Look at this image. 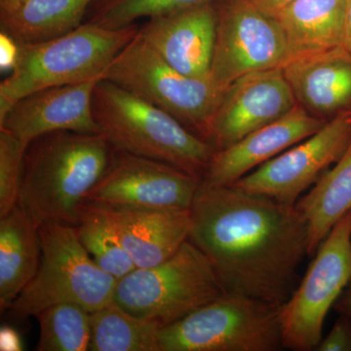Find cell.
<instances>
[{
    "mask_svg": "<svg viewBox=\"0 0 351 351\" xmlns=\"http://www.w3.org/2000/svg\"><path fill=\"white\" fill-rule=\"evenodd\" d=\"M90 351H160L156 323L133 315L112 302L90 314Z\"/></svg>",
    "mask_w": 351,
    "mask_h": 351,
    "instance_id": "cell-23",
    "label": "cell"
},
{
    "mask_svg": "<svg viewBox=\"0 0 351 351\" xmlns=\"http://www.w3.org/2000/svg\"><path fill=\"white\" fill-rule=\"evenodd\" d=\"M326 121L298 104L291 112L252 132L239 142L215 151L201 182L207 186H232L286 149L311 137Z\"/></svg>",
    "mask_w": 351,
    "mask_h": 351,
    "instance_id": "cell-16",
    "label": "cell"
},
{
    "mask_svg": "<svg viewBox=\"0 0 351 351\" xmlns=\"http://www.w3.org/2000/svg\"><path fill=\"white\" fill-rule=\"evenodd\" d=\"M297 105L282 68L241 76L226 90L208 142L215 151L226 149L280 119Z\"/></svg>",
    "mask_w": 351,
    "mask_h": 351,
    "instance_id": "cell-13",
    "label": "cell"
},
{
    "mask_svg": "<svg viewBox=\"0 0 351 351\" xmlns=\"http://www.w3.org/2000/svg\"><path fill=\"white\" fill-rule=\"evenodd\" d=\"M254 5L272 17H276L281 11L290 5L294 0H249Z\"/></svg>",
    "mask_w": 351,
    "mask_h": 351,
    "instance_id": "cell-31",
    "label": "cell"
},
{
    "mask_svg": "<svg viewBox=\"0 0 351 351\" xmlns=\"http://www.w3.org/2000/svg\"><path fill=\"white\" fill-rule=\"evenodd\" d=\"M104 78L169 113L206 142L230 87L215 82L211 75L195 77L180 73L154 52L138 32L114 58Z\"/></svg>",
    "mask_w": 351,
    "mask_h": 351,
    "instance_id": "cell-6",
    "label": "cell"
},
{
    "mask_svg": "<svg viewBox=\"0 0 351 351\" xmlns=\"http://www.w3.org/2000/svg\"><path fill=\"white\" fill-rule=\"evenodd\" d=\"M226 293L199 248L186 240L174 255L117 281L113 302L133 315L169 326Z\"/></svg>",
    "mask_w": 351,
    "mask_h": 351,
    "instance_id": "cell-7",
    "label": "cell"
},
{
    "mask_svg": "<svg viewBox=\"0 0 351 351\" xmlns=\"http://www.w3.org/2000/svg\"><path fill=\"white\" fill-rule=\"evenodd\" d=\"M0 350L22 351L24 350L23 339L20 332L13 327L3 325L0 329Z\"/></svg>",
    "mask_w": 351,
    "mask_h": 351,
    "instance_id": "cell-29",
    "label": "cell"
},
{
    "mask_svg": "<svg viewBox=\"0 0 351 351\" xmlns=\"http://www.w3.org/2000/svg\"><path fill=\"white\" fill-rule=\"evenodd\" d=\"M0 38H1V68L2 69H9L11 71L17 56L18 45L12 39L4 34H0Z\"/></svg>",
    "mask_w": 351,
    "mask_h": 351,
    "instance_id": "cell-30",
    "label": "cell"
},
{
    "mask_svg": "<svg viewBox=\"0 0 351 351\" xmlns=\"http://www.w3.org/2000/svg\"><path fill=\"white\" fill-rule=\"evenodd\" d=\"M295 207L306 221L308 256L313 257L332 226L351 210V140L341 156Z\"/></svg>",
    "mask_w": 351,
    "mask_h": 351,
    "instance_id": "cell-22",
    "label": "cell"
},
{
    "mask_svg": "<svg viewBox=\"0 0 351 351\" xmlns=\"http://www.w3.org/2000/svg\"><path fill=\"white\" fill-rule=\"evenodd\" d=\"M351 276V210L321 242L301 284L280 306L283 348L316 350L330 309Z\"/></svg>",
    "mask_w": 351,
    "mask_h": 351,
    "instance_id": "cell-9",
    "label": "cell"
},
{
    "mask_svg": "<svg viewBox=\"0 0 351 351\" xmlns=\"http://www.w3.org/2000/svg\"><path fill=\"white\" fill-rule=\"evenodd\" d=\"M137 25L112 29L83 23L68 34L38 44H17L10 75L0 83V119L16 101L46 88L77 84L105 76Z\"/></svg>",
    "mask_w": 351,
    "mask_h": 351,
    "instance_id": "cell-4",
    "label": "cell"
},
{
    "mask_svg": "<svg viewBox=\"0 0 351 351\" xmlns=\"http://www.w3.org/2000/svg\"><path fill=\"white\" fill-rule=\"evenodd\" d=\"M343 49L351 57V0H348L346 7Z\"/></svg>",
    "mask_w": 351,
    "mask_h": 351,
    "instance_id": "cell-33",
    "label": "cell"
},
{
    "mask_svg": "<svg viewBox=\"0 0 351 351\" xmlns=\"http://www.w3.org/2000/svg\"><path fill=\"white\" fill-rule=\"evenodd\" d=\"M334 308L336 309L339 315L345 316L351 321V276L346 288L343 289V293L335 304Z\"/></svg>",
    "mask_w": 351,
    "mask_h": 351,
    "instance_id": "cell-32",
    "label": "cell"
},
{
    "mask_svg": "<svg viewBox=\"0 0 351 351\" xmlns=\"http://www.w3.org/2000/svg\"><path fill=\"white\" fill-rule=\"evenodd\" d=\"M351 140L345 112L327 120L319 130L270 159L232 184L235 188L295 205L341 156Z\"/></svg>",
    "mask_w": 351,
    "mask_h": 351,
    "instance_id": "cell-11",
    "label": "cell"
},
{
    "mask_svg": "<svg viewBox=\"0 0 351 351\" xmlns=\"http://www.w3.org/2000/svg\"><path fill=\"white\" fill-rule=\"evenodd\" d=\"M214 0H95L86 22L119 29L142 18L156 17Z\"/></svg>",
    "mask_w": 351,
    "mask_h": 351,
    "instance_id": "cell-26",
    "label": "cell"
},
{
    "mask_svg": "<svg viewBox=\"0 0 351 351\" xmlns=\"http://www.w3.org/2000/svg\"><path fill=\"white\" fill-rule=\"evenodd\" d=\"M316 350L351 351V321L339 315L329 334L321 339Z\"/></svg>",
    "mask_w": 351,
    "mask_h": 351,
    "instance_id": "cell-28",
    "label": "cell"
},
{
    "mask_svg": "<svg viewBox=\"0 0 351 351\" xmlns=\"http://www.w3.org/2000/svg\"><path fill=\"white\" fill-rule=\"evenodd\" d=\"M75 230L78 239L94 262L117 280L137 269L117 232L98 207L84 203Z\"/></svg>",
    "mask_w": 351,
    "mask_h": 351,
    "instance_id": "cell-24",
    "label": "cell"
},
{
    "mask_svg": "<svg viewBox=\"0 0 351 351\" xmlns=\"http://www.w3.org/2000/svg\"><path fill=\"white\" fill-rule=\"evenodd\" d=\"M27 145L0 129V218L18 205Z\"/></svg>",
    "mask_w": 351,
    "mask_h": 351,
    "instance_id": "cell-27",
    "label": "cell"
},
{
    "mask_svg": "<svg viewBox=\"0 0 351 351\" xmlns=\"http://www.w3.org/2000/svg\"><path fill=\"white\" fill-rule=\"evenodd\" d=\"M92 108L99 134L113 149L202 179L214 147L169 113L106 78L95 87Z\"/></svg>",
    "mask_w": 351,
    "mask_h": 351,
    "instance_id": "cell-3",
    "label": "cell"
},
{
    "mask_svg": "<svg viewBox=\"0 0 351 351\" xmlns=\"http://www.w3.org/2000/svg\"><path fill=\"white\" fill-rule=\"evenodd\" d=\"M211 76L228 87L241 76L282 68L289 59L287 39L276 18L249 0H221Z\"/></svg>",
    "mask_w": 351,
    "mask_h": 351,
    "instance_id": "cell-10",
    "label": "cell"
},
{
    "mask_svg": "<svg viewBox=\"0 0 351 351\" xmlns=\"http://www.w3.org/2000/svg\"><path fill=\"white\" fill-rule=\"evenodd\" d=\"M113 147L101 134L58 131L27 145L18 205L39 226H78L88 193L107 170Z\"/></svg>",
    "mask_w": 351,
    "mask_h": 351,
    "instance_id": "cell-2",
    "label": "cell"
},
{
    "mask_svg": "<svg viewBox=\"0 0 351 351\" xmlns=\"http://www.w3.org/2000/svg\"><path fill=\"white\" fill-rule=\"evenodd\" d=\"M280 306L233 293L159 331L160 351L283 350Z\"/></svg>",
    "mask_w": 351,
    "mask_h": 351,
    "instance_id": "cell-8",
    "label": "cell"
},
{
    "mask_svg": "<svg viewBox=\"0 0 351 351\" xmlns=\"http://www.w3.org/2000/svg\"><path fill=\"white\" fill-rule=\"evenodd\" d=\"M95 0H0V31L17 44H38L75 31Z\"/></svg>",
    "mask_w": 351,
    "mask_h": 351,
    "instance_id": "cell-19",
    "label": "cell"
},
{
    "mask_svg": "<svg viewBox=\"0 0 351 351\" xmlns=\"http://www.w3.org/2000/svg\"><path fill=\"white\" fill-rule=\"evenodd\" d=\"M41 258L39 226L17 205L0 218V307L9 306L31 282Z\"/></svg>",
    "mask_w": 351,
    "mask_h": 351,
    "instance_id": "cell-21",
    "label": "cell"
},
{
    "mask_svg": "<svg viewBox=\"0 0 351 351\" xmlns=\"http://www.w3.org/2000/svg\"><path fill=\"white\" fill-rule=\"evenodd\" d=\"M93 205L105 215L137 269L164 262L189 239V209Z\"/></svg>",
    "mask_w": 351,
    "mask_h": 351,
    "instance_id": "cell-17",
    "label": "cell"
},
{
    "mask_svg": "<svg viewBox=\"0 0 351 351\" xmlns=\"http://www.w3.org/2000/svg\"><path fill=\"white\" fill-rule=\"evenodd\" d=\"M90 313L73 302L47 307L36 316L39 324L38 351H87L91 339Z\"/></svg>",
    "mask_w": 351,
    "mask_h": 351,
    "instance_id": "cell-25",
    "label": "cell"
},
{
    "mask_svg": "<svg viewBox=\"0 0 351 351\" xmlns=\"http://www.w3.org/2000/svg\"><path fill=\"white\" fill-rule=\"evenodd\" d=\"M282 69L297 103L314 117L332 119L351 108V57L343 48L294 58Z\"/></svg>",
    "mask_w": 351,
    "mask_h": 351,
    "instance_id": "cell-18",
    "label": "cell"
},
{
    "mask_svg": "<svg viewBox=\"0 0 351 351\" xmlns=\"http://www.w3.org/2000/svg\"><path fill=\"white\" fill-rule=\"evenodd\" d=\"M200 182L201 178L170 164L113 149L85 203L189 210Z\"/></svg>",
    "mask_w": 351,
    "mask_h": 351,
    "instance_id": "cell-12",
    "label": "cell"
},
{
    "mask_svg": "<svg viewBox=\"0 0 351 351\" xmlns=\"http://www.w3.org/2000/svg\"><path fill=\"white\" fill-rule=\"evenodd\" d=\"M348 1L294 0L274 17L287 39L288 61L343 48Z\"/></svg>",
    "mask_w": 351,
    "mask_h": 351,
    "instance_id": "cell-20",
    "label": "cell"
},
{
    "mask_svg": "<svg viewBox=\"0 0 351 351\" xmlns=\"http://www.w3.org/2000/svg\"><path fill=\"white\" fill-rule=\"evenodd\" d=\"M189 210V240L210 261L226 292L276 306L287 301L308 255V230L295 205L200 182Z\"/></svg>",
    "mask_w": 351,
    "mask_h": 351,
    "instance_id": "cell-1",
    "label": "cell"
},
{
    "mask_svg": "<svg viewBox=\"0 0 351 351\" xmlns=\"http://www.w3.org/2000/svg\"><path fill=\"white\" fill-rule=\"evenodd\" d=\"M103 78L46 88L27 95L0 119V129L8 131L25 145L53 132L99 134L92 101L95 87Z\"/></svg>",
    "mask_w": 351,
    "mask_h": 351,
    "instance_id": "cell-14",
    "label": "cell"
},
{
    "mask_svg": "<svg viewBox=\"0 0 351 351\" xmlns=\"http://www.w3.org/2000/svg\"><path fill=\"white\" fill-rule=\"evenodd\" d=\"M216 29L214 0L149 18L138 34L172 68L207 77L211 75Z\"/></svg>",
    "mask_w": 351,
    "mask_h": 351,
    "instance_id": "cell-15",
    "label": "cell"
},
{
    "mask_svg": "<svg viewBox=\"0 0 351 351\" xmlns=\"http://www.w3.org/2000/svg\"><path fill=\"white\" fill-rule=\"evenodd\" d=\"M345 113L346 119H348V121H350L351 123V108H350V110H346Z\"/></svg>",
    "mask_w": 351,
    "mask_h": 351,
    "instance_id": "cell-34",
    "label": "cell"
},
{
    "mask_svg": "<svg viewBox=\"0 0 351 351\" xmlns=\"http://www.w3.org/2000/svg\"><path fill=\"white\" fill-rule=\"evenodd\" d=\"M41 258L38 272L9 306L11 317L27 319L63 302L80 304L90 313L113 302L117 279L94 262L73 226H39Z\"/></svg>",
    "mask_w": 351,
    "mask_h": 351,
    "instance_id": "cell-5",
    "label": "cell"
}]
</instances>
